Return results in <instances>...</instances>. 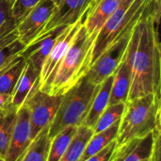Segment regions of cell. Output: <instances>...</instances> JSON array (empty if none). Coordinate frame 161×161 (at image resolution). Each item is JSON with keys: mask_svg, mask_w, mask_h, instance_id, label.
<instances>
[{"mask_svg": "<svg viewBox=\"0 0 161 161\" xmlns=\"http://www.w3.org/2000/svg\"><path fill=\"white\" fill-rule=\"evenodd\" d=\"M159 8V0H152L132 29L125 53V59L131 72L127 101L151 93L160 95Z\"/></svg>", "mask_w": 161, "mask_h": 161, "instance_id": "1", "label": "cell"}, {"mask_svg": "<svg viewBox=\"0 0 161 161\" xmlns=\"http://www.w3.org/2000/svg\"><path fill=\"white\" fill-rule=\"evenodd\" d=\"M95 39L96 36L91 35L82 23L44 92L63 95L87 75L92 62Z\"/></svg>", "mask_w": 161, "mask_h": 161, "instance_id": "2", "label": "cell"}, {"mask_svg": "<svg viewBox=\"0 0 161 161\" xmlns=\"http://www.w3.org/2000/svg\"><path fill=\"white\" fill-rule=\"evenodd\" d=\"M161 130V97L148 94L125 103L116 137L117 145Z\"/></svg>", "mask_w": 161, "mask_h": 161, "instance_id": "3", "label": "cell"}, {"mask_svg": "<svg viewBox=\"0 0 161 161\" xmlns=\"http://www.w3.org/2000/svg\"><path fill=\"white\" fill-rule=\"evenodd\" d=\"M98 88L99 85H94L85 76L61 95L58 110L49 125L50 139L66 127H78L82 125Z\"/></svg>", "mask_w": 161, "mask_h": 161, "instance_id": "4", "label": "cell"}, {"mask_svg": "<svg viewBox=\"0 0 161 161\" xmlns=\"http://www.w3.org/2000/svg\"><path fill=\"white\" fill-rule=\"evenodd\" d=\"M152 0H124L98 32L92 51V62L111 44L131 31Z\"/></svg>", "mask_w": 161, "mask_h": 161, "instance_id": "5", "label": "cell"}, {"mask_svg": "<svg viewBox=\"0 0 161 161\" xmlns=\"http://www.w3.org/2000/svg\"><path fill=\"white\" fill-rule=\"evenodd\" d=\"M60 100L61 95H52L44 92L39 89V86L34 88L27 96L24 105L26 107L29 115L32 140H34L45 126L51 124Z\"/></svg>", "mask_w": 161, "mask_h": 161, "instance_id": "6", "label": "cell"}, {"mask_svg": "<svg viewBox=\"0 0 161 161\" xmlns=\"http://www.w3.org/2000/svg\"><path fill=\"white\" fill-rule=\"evenodd\" d=\"M131 32L132 30L111 44L92 62L86 75L92 83L100 85L106 78L114 74L125 56Z\"/></svg>", "mask_w": 161, "mask_h": 161, "instance_id": "7", "label": "cell"}, {"mask_svg": "<svg viewBox=\"0 0 161 161\" xmlns=\"http://www.w3.org/2000/svg\"><path fill=\"white\" fill-rule=\"evenodd\" d=\"M82 21L83 19L65 27V29L62 31V33L56 41L50 53L44 59L39 76V89L41 91L45 92L48 85L50 84L57 68L58 67L61 59L63 58L70 45L72 44L82 24Z\"/></svg>", "mask_w": 161, "mask_h": 161, "instance_id": "8", "label": "cell"}, {"mask_svg": "<svg viewBox=\"0 0 161 161\" xmlns=\"http://www.w3.org/2000/svg\"><path fill=\"white\" fill-rule=\"evenodd\" d=\"M56 9L52 0H41L18 24L16 33L19 41L27 46L42 33Z\"/></svg>", "mask_w": 161, "mask_h": 161, "instance_id": "9", "label": "cell"}, {"mask_svg": "<svg viewBox=\"0 0 161 161\" xmlns=\"http://www.w3.org/2000/svg\"><path fill=\"white\" fill-rule=\"evenodd\" d=\"M29 115L23 104L17 111L16 120L5 155L6 161H20L32 142Z\"/></svg>", "mask_w": 161, "mask_h": 161, "instance_id": "10", "label": "cell"}, {"mask_svg": "<svg viewBox=\"0 0 161 161\" xmlns=\"http://www.w3.org/2000/svg\"><path fill=\"white\" fill-rule=\"evenodd\" d=\"M92 0H60L41 35L58 26H68L84 19ZM39 36V37H40ZM38 37V38H39Z\"/></svg>", "mask_w": 161, "mask_h": 161, "instance_id": "11", "label": "cell"}, {"mask_svg": "<svg viewBox=\"0 0 161 161\" xmlns=\"http://www.w3.org/2000/svg\"><path fill=\"white\" fill-rule=\"evenodd\" d=\"M161 130L116 145L109 161H150L156 135Z\"/></svg>", "mask_w": 161, "mask_h": 161, "instance_id": "12", "label": "cell"}, {"mask_svg": "<svg viewBox=\"0 0 161 161\" xmlns=\"http://www.w3.org/2000/svg\"><path fill=\"white\" fill-rule=\"evenodd\" d=\"M65 27L66 26H58L40 36L30 44L25 46L20 55L33 68L41 72L44 59L50 53L56 41L65 29Z\"/></svg>", "mask_w": 161, "mask_h": 161, "instance_id": "13", "label": "cell"}, {"mask_svg": "<svg viewBox=\"0 0 161 161\" xmlns=\"http://www.w3.org/2000/svg\"><path fill=\"white\" fill-rule=\"evenodd\" d=\"M124 0H99L91 8L82 21L85 28L91 35L97 37L105 22L113 14Z\"/></svg>", "mask_w": 161, "mask_h": 161, "instance_id": "14", "label": "cell"}, {"mask_svg": "<svg viewBox=\"0 0 161 161\" xmlns=\"http://www.w3.org/2000/svg\"><path fill=\"white\" fill-rule=\"evenodd\" d=\"M112 78H113V75L106 78L99 85L98 91L96 94L94 95V98L92 102L90 109L81 125H84L86 127L92 129L97 120L101 116V114L108 107L110 90H111V85H112Z\"/></svg>", "mask_w": 161, "mask_h": 161, "instance_id": "15", "label": "cell"}, {"mask_svg": "<svg viewBox=\"0 0 161 161\" xmlns=\"http://www.w3.org/2000/svg\"><path fill=\"white\" fill-rule=\"evenodd\" d=\"M131 83V72L125 56L113 74L109 96V105L126 103ZM108 105V106H109Z\"/></svg>", "mask_w": 161, "mask_h": 161, "instance_id": "16", "label": "cell"}, {"mask_svg": "<svg viewBox=\"0 0 161 161\" xmlns=\"http://www.w3.org/2000/svg\"><path fill=\"white\" fill-rule=\"evenodd\" d=\"M39 76L40 72L26 62L11 95V105L19 108L25 103L33 89L39 86Z\"/></svg>", "mask_w": 161, "mask_h": 161, "instance_id": "17", "label": "cell"}, {"mask_svg": "<svg viewBox=\"0 0 161 161\" xmlns=\"http://www.w3.org/2000/svg\"><path fill=\"white\" fill-rule=\"evenodd\" d=\"M25 65V59L21 55H18L0 70V93L12 95Z\"/></svg>", "mask_w": 161, "mask_h": 161, "instance_id": "18", "label": "cell"}, {"mask_svg": "<svg viewBox=\"0 0 161 161\" xmlns=\"http://www.w3.org/2000/svg\"><path fill=\"white\" fill-rule=\"evenodd\" d=\"M119 123L102 132L93 133L89 140L79 161H85L87 158L94 156L95 154L102 151L105 147H107L110 142L115 141L118 133Z\"/></svg>", "mask_w": 161, "mask_h": 161, "instance_id": "19", "label": "cell"}, {"mask_svg": "<svg viewBox=\"0 0 161 161\" xmlns=\"http://www.w3.org/2000/svg\"><path fill=\"white\" fill-rule=\"evenodd\" d=\"M92 129L86 127L84 125H80L77 127L76 132L68 146L66 152L62 156L59 161H79L81 156L84 152V149L92 136Z\"/></svg>", "mask_w": 161, "mask_h": 161, "instance_id": "20", "label": "cell"}, {"mask_svg": "<svg viewBox=\"0 0 161 161\" xmlns=\"http://www.w3.org/2000/svg\"><path fill=\"white\" fill-rule=\"evenodd\" d=\"M17 111L18 108L13 105L0 109V157L5 158Z\"/></svg>", "mask_w": 161, "mask_h": 161, "instance_id": "21", "label": "cell"}, {"mask_svg": "<svg viewBox=\"0 0 161 161\" xmlns=\"http://www.w3.org/2000/svg\"><path fill=\"white\" fill-rule=\"evenodd\" d=\"M49 125L45 126L32 141L20 161H46L51 139L48 135Z\"/></svg>", "mask_w": 161, "mask_h": 161, "instance_id": "22", "label": "cell"}, {"mask_svg": "<svg viewBox=\"0 0 161 161\" xmlns=\"http://www.w3.org/2000/svg\"><path fill=\"white\" fill-rule=\"evenodd\" d=\"M77 127L69 126L51 139L46 161H59L70 145Z\"/></svg>", "mask_w": 161, "mask_h": 161, "instance_id": "23", "label": "cell"}, {"mask_svg": "<svg viewBox=\"0 0 161 161\" xmlns=\"http://www.w3.org/2000/svg\"><path fill=\"white\" fill-rule=\"evenodd\" d=\"M25 46L19 41L16 30L0 41V70L16 58Z\"/></svg>", "mask_w": 161, "mask_h": 161, "instance_id": "24", "label": "cell"}, {"mask_svg": "<svg viewBox=\"0 0 161 161\" xmlns=\"http://www.w3.org/2000/svg\"><path fill=\"white\" fill-rule=\"evenodd\" d=\"M125 107V103H117L109 105L97 120L94 127L92 128L93 133L102 132L114 125L115 124L119 123L124 113Z\"/></svg>", "mask_w": 161, "mask_h": 161, "instance_id": "25", "label": "cell"}, {"mask_svg": "<svg viewBox=\"0 0 161 161\" xmlns=\"http://www.w3.org/2000/svg\"><path fill=\"white\" fill-rule=\"evenodd\" d=\"M11 7L12 0H0V41L16 30Z\"/></svg>", "mask_w": 161, "mask_h": 161, "instance_id": "26", "label": "cell"}, {"mask_svg": "<svg viewBox=\"0 0 161 161\" xmlns=\"http://www.w3.org/2000/svg\"><path fill=\"white\" fill-rule=\"evenodd\" d=\"M40 1L41 0H12V15L17 25Z\"/></svg>", "mask_w": 161, "mask_h": 161, "instance_id": "27", "label": "cell"}, {"mask_svg": "<svg viewBox=\"0 0 161 161\" xmlns=\"http://www.w3.org/2000/svg\"><path fill=\"white\" fill-rule=\"evenodd\" d=\"M116 145H117L116 141H113L107 147H105L102 151H100L99 153L95 154L94 156L87 158L85 161H109Z\"/></svg>", "mask_w": 161, "mask_h": 161, "instance_id": "28", "label": "cell"}, {"mask_svg": "<svg viewBox=\"0 0 161 161\" xmlns=\"http://www.w3.org/2000/svg\"><path fill=\"white\" fill-rule=\"evenodd\" d=\"M150 161H161V132L156 135L154 149Z\"/></svg>", "mask_w": 161, "mask_h": 161, "instance_id": "29", "label": "cell"}, {"mask_svg": "<svg viewBox=\"0 0 161 161\" xmlns=\"http://www.w3.org/2000/svg\"><path fill=\"white\" fill-rule=\"evenodd\" d=\"M11 105V95L0 93V109Z\"/></svg>", "mask_w": 161, "mask_h": 161, "instance_id": "30", "label": "cell"}, {"mask_svg": "<svg viewBox=\"0 0 161 161\" xmlns=\"http://www.w3.org/2000/svg\"><path fill=\"white\" fill-rule=\"evenodd\" d=\"M98 1H99V0H92V2H91V6H90L89 9H90L91 8H92V7H93V6H94V5H95V4H96ZM89 9H88V10H89Z\"/></svg>", "mask_w": 161, "mask_h": 161, "instance_id": "31", "label": "cell"}, {"mask_svg": "<svg viewBox=\"0 0 161 161\" xmlns=\"http://www.w3.org/2000/svg\"><path fill=\"white\" fill-rule=\"evenodd\" d=\"M52 1H53V2H54L55 4H56V7H57V6H58V5L59 4V2H60V0H52Z\"/></svg>", "mask_w": 161, "mask_h": 161, "instance_id": "32", "label": "cell"}, {"mask_svg": "<svg viewBox=\"0 0 161 161\" xmlns=\"http://www.w3.org/2000/svg\"><path fill=\"white\" fill-rule=\"evenodd\" d=\"M0 161H6V160H5V158H4L3 157H0Z\"/></svg>", "mask_w": 161, "mask_h": 161, "instance_id": "33", "label": "cell"}]
</instances>
